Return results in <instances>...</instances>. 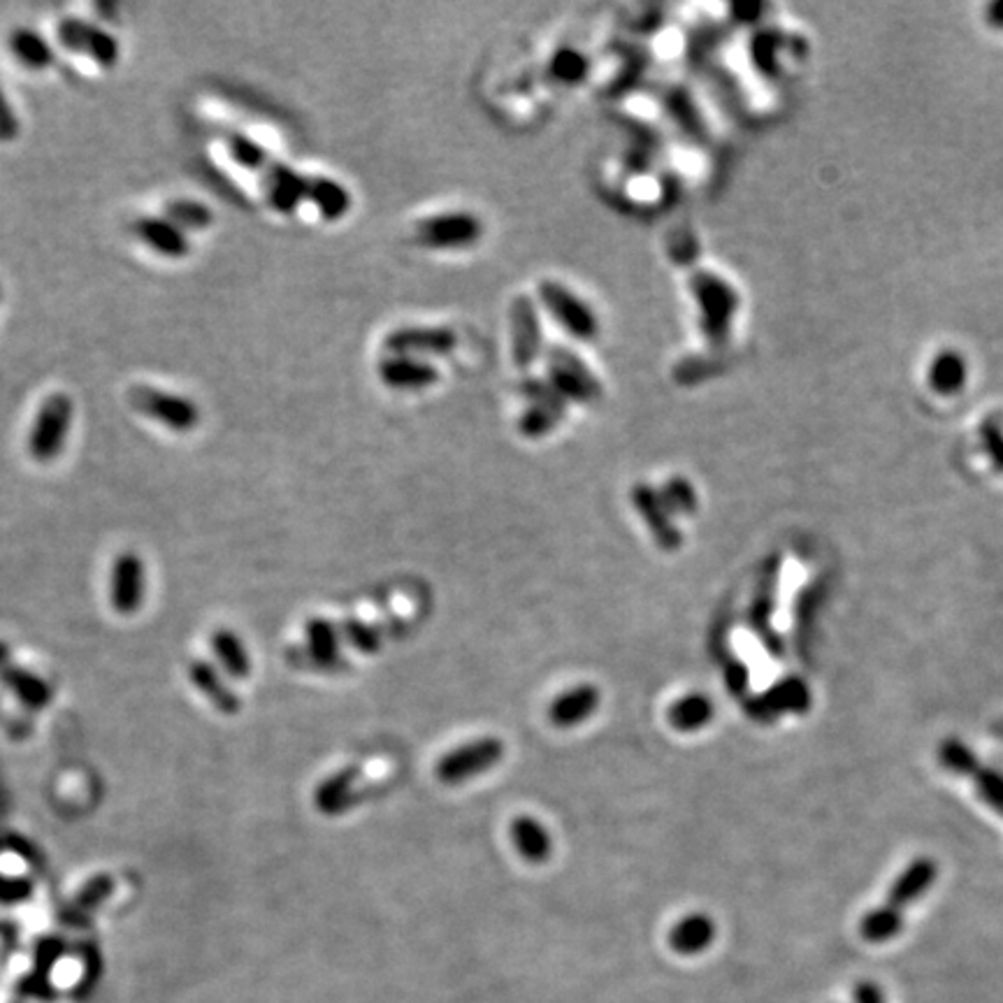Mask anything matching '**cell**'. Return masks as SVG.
Returning <instances> with one entry per match:
<instances>
[{
  "instance_id": "cell-1",
  "label": "cell",
  "mask_w": 1003,
  "mask_h": 1003,
  "mask_svg": "<svg viewBox=\"0 0 1003 1003\" xmlns=\"http://www.w3.org/2000/svg\"><path fill=\"white\" fill-rule=\"evenodd\" d=\"M72 421L75 402L68 393H51L42 400L29 430V453L36 463L47 465L63 453Z\"/></svg>"
},
{
  "instance_id": "cell-2",
  "label": "cell",
  "mask_w": 1003,
  "mask_h": 1003,
  "mask_svg": "<svg viewBox=\"0 0 1003 1003\" xmlns=\"http://www.w3.org/2000/svg\"><path fill=\"white\" fill-rule=\"evenodd\" d=\"M128 397H130V404L135 406V412L156 421L158 425H163L170 432H179V435L194 432L203 421V412H200L198 402L194 397L181 395V393L140 384V386L130 389Z\"/></svg>"
},
{
  "instance_id": "cell-3",
  "label": "cell",
  "mask_w": 1003,
  "mask_h": 1003,
  "mask_svg": "<svg viewBox=\"0 0 1003 1003\" xmlns=\"http://www.w3.org/2000/svg\"><path fill=\"white\" fill-rule=\"evenodd\" d=\"M692 291L701 309V328L711 344H725L739 309V295L714 273H695Z\"/></svg>"
},
{
  "instance_id": "cell-4",
  "label": "cell",
  "mask_w": 1003,
  "mask_h": 1003,
  "mask_svg": "<svg viewBox=\"0 0 1003 1003\" xmlns=\"http://www.w3.org/2000/svg\"><path fill=\"white\" fill-rule=\"evenodd\" d=\"M57 38L68 51L81 53V57H87L102 70H112L121 61L119 38L107 29H102V26L96 21L81 19V17H66L59 23Z\"/></svg>"
},
{
  "instance_id": "cell-5",
  "label": "cell",
  "mask_w": 1003,
  "mask_h": 1003,
  "mask_svg": "<svg viewBox=\"0 0 1003 1003\" xmlns=\"http://www.w3.org/2000/svg\"><path fill=\"white\" fill-rule=\"evenodd\" d=\"M504 755V746L498 739H479L468 746H460L444 755L437 765V778L446 785L465 783L488 769H493Z\"/></svg>"
},
{
  "instance_id": "cell-6",
  "label": "cell",
  "mask_w": 1003,
  "mask_h": 1003,
  "mask_svg": "<svg viewBox=\"0 0 1003 1003\" xmlns=\"http://www.w3.org/2000/svg\"><path fill=\"white\" fill-rule=\"evenodd\" d=\"M147 572L138 553L126 551L112 564L110 572V602L117 613L132 616L145 602Z\"/></svg>"
},
{
  "instance_id": "cell-7",
  "label": "cell",
  "mask_w": 1003,
  "mask_h": 1003,
  "mask_svg": "<svg viewBox=\"0 0 1003 1003\" xmlns=\"http://www.w3.org/2000/svg\"><path fill=\"white\" fill-rule=\"evenodd\" d=\"M132 233L154 254L181 260L191 254V237L163 214H142L132 222Z\"/></svg>"
},
{
  "instance_id": "cell-8",
  "label": "cell",
  "mask_w": 1003,
  "mask_h": 1003,
  "mask_svg": "<svg viewBox=\"0 0 1003 1003\" xmlns=\"http://www.w3.org/2000/svg\"><path fill=\"white\" fill-rule=\"evenodd\" d=\"M810 707V692L804 681L799 679H785L783 684L774 686L765 697H757L748 701V714L760 720L769 722L783 714H806Z\"/></svg>"
},
{
  "instance_id": "cell-9",
  "label": "cell",
  "mask_w": 1003,
  "mask_h": 1003,
  "mask_svg": "<svg viewBox=\"0 0 1003 1003\" xmlns=\"http://www.w3.org/2000/svg\"><path fill=\"white\" fill-rule=\"evenodd\" d=\"M632 500H635L637 511L641 513V519L646 521L648 530L653 532L660 549L676 551L684 544L681 532H679V528L673 525L671 513L665 507V502L660 500V493L650 491L648 485H637L635 491H632Z\"/></svg>"
},
{
  "instance_id": "cell-10",
  "label": "cell",
  "mask_w": 1003,
  "mask_h": 1003,
  "mask_svg": "<svg viewBox=\"0 0 1003 1003\" xmlns=\"http://www.w3.org/2000/svg\"><path fill=\"white\" fill-rule=\"evenodd\" d=\"M541 291H544L547 307L555 314V318L562 321L567 331H572L577 337L583 340L592 337V333H598V321H594L588 305L581 303L579 297H574L564 286L544 284Z\"/></svg>"
},
{
  "instance_id": "cell-11",
  "label": "cell",
  "mask_w": 1003,
  "mask_h": 1003,
  "mask_svg": "<svg viewBox=\"0 0 1003 1003\" xmlns=\"http://www.w3.org/2000/svg\"><path fill=\"white\" fill-rule=\"evenodd\" d=\"M419 235L430 247H460L474 242L481 235V226L470 214H442L423 222Z\"/></svg>"
},
{
  "instance_id": "cell-12",
  "label": "cell",
  "mask_w": 1003,
  "mask_h": 1003,
  "mask_svg": "<svg viewBox=\"0 0 1003 1003\" xmlns=\"http://www.w3.org/2000/svg\"><path fill=\"white\" fill-rule=\"evenodd\" d=\"M188 679L196 686V690L209 699L212 707L224 714V716H235L239 714V699L237 695L230 690V686L226 684L224 673L216 669L212 662L205 660H194L188 665Z\"/></svg>"
},
{
  "instance_id": "cell-13",
  "label": "cell",
  "mask_w": 1003,
  "mask_h": 1003,
  "mask_svg": "<svg viewBox=\"0 0 1003 1003\" xmlns=\"http://www.w3.org/2000/svg\"><path fill=\"white\" fill-rule=\"evenodd\" d=\"M8 47L12 51L14 61L29 70L42 72L57 63V51H53V45L38 29H31V26H17V29H12V33L8 38Z\"/></svg>"
},
{
  "instance_id": "cell-14",
  "label": "cell",
  "mask_w": 1003,
  "mask_h": 1003,
  "mask_svg": "<svg viewBox=\"0 0 1003 1003\" xmlns=\"http://www.w3.org/2000/svg\"><path fill=\"white\" fill-rule=\"evenodd\" d=\"M0 681H3V686L23 704L26 709H31V711L47 709L53 699L51 686L42 679L40 673L26 669V667H17V665L3 667L0 669Z\"/></svg>"
},
{
  "instance_id": "cell-15",
  "label": "cell",
  "mask_w": 1003,
  "mask_h": 1003,
  "mask_svg": "<svg viewBox=\"0 0 1003 1003\" xmlns=\"http://www.w3.org/2000/svg\"><path fill=\"white\" fill-rule=\"evenodd\" d=\"M936 874L938 869L932 859H915L889 887L887 906L902 913L908 904H915L934 885Z\"/></svg>"
},
{
  "instance_id": "cell-16",
  "label": "cell",
  "mask_w": 1003,
  "mask_h": 1003,
  "mask_svg": "<svg viewBox=\"0 0 1003 1003\" xmlns=\"http://www.w3.org/2000/svg\"><path fill=\"white\" fill-rule=\"evenodd\" d=\"M716 941V923L709 915H688L673 925L669 932V945L676 955L695 957L704 951H709V945Z\"/></svg>"
},
{
  "instance_id": "cell-17",
  "label": "cell",
  "mask_w": 1003,
  "mask_h": 1003,
  "mask_svg": "<svg viewBox=\"0 0 1003 1003\" xmlns=\"http://www.w3.org/2000/svg\"><path fill=\"white\" fill-rule=\"evenodd\" d=\"M600 707V692L598 688L592 686H579L572 688L569 692L560 695L558 699H553L551 709H549V718L555 727H577L583 720H588L594 711Z\"/></svg>"
},
{
  "instance_id": "cell-18",
  "label": "cell",
  "mask_w": 1003,
  "mask_h": 1003,
  "mask_svg": "<svg viewBox=\"0 0 1003 1003\" xmlns=\"http://www.w3.org/2000/svg\"><path fill=\"white\" fill-rule=\"evenodd\" d=\"M511 842L521 853V857L530 864H541L551 857L553 844L547 827L539 820L523 816L511 823Z\"/></svg>"
},
{
  "instance_id": "cell-19",
  "label": "cell",
  "mask_w": 1003,
  "mask_h": 1003,
  "mask_svg": "<svg viewBox=\"0 0 1003 1003\" xmlns=\"http://www.w3.org/2000/svg\"><path fill=\"white\" fill-rule=\"evenodd\" d=\"M212 650L230 679L244 681L252 676V658L244 641L228 628H219L212 635Z\"/></svg>"
},
{
  "instance_id": "cell-20",
  "label": "cell",
  "mask_w": 1003,
  "mask_h": 1003,
  "mask_svg": "<svg viewBox=\"0 0 1003 1003\" xmlns=\"http://www.w3.org/2000/svg\"><path fill=\"white\" fill-rule=\"evenodd\" d=\"M358 771L354 769H344L335 776H331L328 780H323L316 793H314V804L325 816H337V813H344L346 808L354 806V783H356Z\"/></svg>"
},
{
  "instance_id": "cell-21",
  "label": "cell",
  "mask_w": 1003,
  "mask_h": 1003,
  "mask_svg": "<svg viewBox=\"0 0 1003 1003\" xmlns=\"http://www.w3.org/2000/svg\"><path fill=\"white\" fill-rule=\"evenodd\" d=\"M389 346L400 356H410L414 351H437V354H444V351H451L455 346V335L451 331H435V328H410V331H400L389 340Z\"/></svg>"
},
{
  "instance_id": "cell-22",
  "label": "cell",
  "mask_w": 1003,
  "mask_h": 1003,
  "mask_svg": "<svg viewBox=\"0 0 1003 1003\" xmlns=\"http://www.w3.org/2000/svg\"><path fill=\"white\" fill-rule=\"evenodd\" d=\"M968 367L957 351H941L930 365V384L938 395H955L966 384Z\"/></svg>"
},
{
  "instance_id": "cell-23",
  "label": "cell",
  "mask_w": 1003,
  "mask_h": 1003,
  "mask_svg": "<svg viewBox=\"0 0 1003 1003\" xmlns=\"http://www.w3.org/2000/svg\"><path fill=\"white\" fill-rule=\"evenodd\" d=\"M163 216L177 224L186 233L207 230L214 224V212L209 205L194 198H175L163 205Z\"/></svg>"
},
{
  "instance_id": "cell-24",
  "label": "cell",
  "mask_w": 1003,
  "mask_h": 1003,
  "mask_svg": "<svg viewBox=\"0 0 1003 1003\" xmlns=\"http://www.w3.org/2000/svg\"><path fill=\"white\" fill-rule=\"evenodd\" d=\"M307 653L318 667H333L335 662H342L337 632L328 620L314 618L307 622Z\"/></svg>"
},
{
  "instance_id": "cell-25",
  "label": "cell",
  "mask_w": 1003,
  "mask_h": 1003,
  "mask_svg": "<svg viewBox=\"0 0 1003 1003\" xmlns=\"http://www.w3.org/2000/svg\"><path fill=\"white\" fill-rule=\"evenodd\" d=\"M714 718V701L704 695H688L669 709V722L679 731H697Z\"/></svg>"
},
{
  "instance_id": "cell-26",
  "label": "cell",
  "mask_w": 1003,
  "mask_h": 1003,
  "mask_svg": "<svg viewBox=\"0 0 1003 1003\" xmlns=\"http://www.w3.org/2000/svg\"><path fill=\"white\" fill-rule=\"evenodd\" d=\"M902 927H904V913L894 911V908H889L885 904V906H881V908H876L872 913H866L862 917L859 934H862V938L866 943H876L878 945V943H887L892 938H897Z\"/></svg>"
},
{
  "instance_id": "cell-27",
  "label": "cell",
  "mask_w": 1003,
  "mask_h": 1003,
  "mask_svg": "<svg viewBox=\"0 0 1003 1003\" xmlns=\"http://www.w3.org/2000/svg\"><path fill=\"white\" fill-rule=\"evenodd\" d=\"M382 376H384V382L389 386H410V389L432 384L437 378L435 367L421 365V363L406 358V356L395 358V361H386L382 365Z\"/></svg>"
},
{
  "instance_id": "cell-28",
  "label": "cell",
  "mask_w": 1003,
  "mask_h": 1003,
  "mask_svg": "<svg viewBox=\"0 0 1003 1003\" xmlns=\"http://www.w3.org/2000/svg\"><path fill=\"white\" fill-rule=\"evenodd\" d=\"M785 45V38L778 31H763L753 40V61L763 75L774 77L778 72V53Z\"/></svg>"
},
{
  "instance_id": "cell-29",
  "label": "cell",
  "mask_w": 1003,
  "mask_h": 1003,
  "mask_svg": "<svg viewBox=\"0 0 1003 1003\" xmlns=\"http://www.w3.org/2000/svg\"><path fill=\"white\" fill-rule=\"evenodd\" d=\"M938 760L947 771H953L957 776H966V774L973 776L975 769L981 767L979 757H975L973 750L968 746H964L960 739H945L938 748Z\"/></svg>"
},
{
  "instance_id": "cell-30",
  "label": "cell",
  "mask_w": 1003,
  "mask_h": 1003,
  "mask_svg": "<svg viewBox=\"0 0 1003 1003\" xmlns=\"http://www.w3.org/2000/svg\"><path fill=\"white\" fill-rule=\"evenodd\" d=\"M660 500L669 509V513H695L697 509V495L692 491L690 481L671 479L667 481L665 491L660 493Z\"/></svg>"
},
{
  "instance_id": "cell-31",
  "label": "cell",
  "mask_w": 1003,
  "mask_h": 1003,
  "mask_svg": "<svg viewBox=\"0 0 1003 1003\" xmlns=\"http://www.w3.org/2000/svg\"><path fill=\"white\" fill-rule=\"evenodd\" d=\"M975 778V790H979L981 799L994 808L999 816H1003V776L994 769L987 767H979L973 774Z\"/></svg>"
},
{
  "instance_id": "cell-32",
  "label": "cell",
  "mask_w": 1003,
  "mask_h": 1003,
  "mask_svg": "<svg viewBox=\"0 0 1003 1003\" xmlns=\"http://www.w3.org/2000/svg\"><path fill=\"white\" fill-rule=\"evenodd\" d=\"M33 892H36V885L31 878L0 874V904L3 906L26 904L33 897Z\"/></svg>"
},
{
  "instance_id": "cell-33",
  "label": "cell",
  "mask_w": 1003,
  "mask_h": 1003,
  "mask_svg": "<svg viewBox=\"0 0 1003 1003\" xmlns=\"http://www.w3.org/2000/svg\"><path fill=\"white\" fill-rule=\"evenodd\" d=\"M344 637L348 639L351 646H356L361 653H367V656L376 653V650L382 648V637H378V632L367 628L365 622H361L356 618H348L344 622Z\"/></svg>"
},
{
  "instance_id": "cell-34",
  "label": "cell",
  "mask_w": 1003,
  "mask_h": 1003,
  "mask_svg": "<svg viewBox=\"0 0 1003 1003\" xmlns=\"http://www.w3.org/2000/svg\"><path fill=\"white\" fill-rule=\"evenodd\" d=\"M112 889H115V878L112 876H107V874L94 876L85 887L79 889L75 904L79 908H94V906H98L100 902H105L107 897H110Z\"/></svg>"
},
{
  "instance_id": "cell-35",
  "label": "cell",
  "mask_w": 1003,
  "mask_h": 1003,
  "mask_svg": "<svg viewBox=\"0 0 1003 1003\" xmlns=\"http://www.w3.org/2000/svg\"><path fill=\"white\" fill-rule=\"evenodd\" d=\"M979 432H981L983 451L992 460V465L999 472H1003V430H1001V425L994 423V421H983Z\"/></svg>"
},
{
  "instance_id": "cell-36",
  "label": "cell",
  "mask_w": 1003,
  "mask_h": 1003,
  "mask_svg": "<svg viewBox=\"0 0 1003 1003\" xmlns=\"http://www.w3.org/2000/svg\"><path fill=\"white\" fill-rule=\"evenodd\" d=\"M19 135H21V119L14 112L3 85H0V142L10 145L19 138Z\"/></svg>"
},
{
  "instance_id": "cell-37",
  "label": "cell",
  "mask_w": 1003,
  "mask_h": 1003,
  "mask_svg": "<svg viewBox=\"0 0 1003 1003\" xmlns=\"http://www.w3.org/2000/svg\"><path fill=\"white\" fill-rule=\"evenodd\" d=\"M725 679H727L731 695L744 697L748 690V667L744 662H729V667L725 671Z\"/></svg>"
},
{
  "instance_id": "cell-38",
  "label": "cell",
  "mask_w": 1003,
  "mask_h": 1003,
  "mask_svg": "<svg viewBox=\"0 0 1003 1003\" xmlns=\"http://www.w3.org/2000/svg\"><path fill=\"white\" fill-rule=\"evenodd\" d=\"M855 1003H885V996L874 983H859L855 987Z\"/></svg>"
},
{
  "instance_id": "cell-39",
  "label": "cell",
  "mask_w": 1003,
  "mask_h": 1003,
  "mask_svg": "<svg viewBox=\"0 0 1003 1003\" xmlns=\"http://www.w3.org/2000/svg\"><path fill=\"white\" fill-rule=\"evenodd\" d=\"M985 17H987V23H992L994 29H1003V0H999V3H992L985 10Z\"/></svg>"
},
{
  "instance_id": "cell-40",
  "label": "cell",
  "mask_w": 1003,
  "mask_h": 1003,
  "mask_svg": "<svg viewBox=\"0 0 1003 1003\" xmlns=\"http://www.w3.org/2000/svg\"><path fill=\"white\" fill-rule=\"evenodd\" d=\"M10 665V646L6 641H0V669Z\"/></svg>"
},
{
  "instance_id": "cell-41",
  "label": "cell",
  "mask_w": 1003,
  "mask_h": 1003,
  "mask_svg": "<svg viewBox=\"0 0 1003 1003\" xmlns=\"http://www.w3.org/2000/svg\"><path fill=\"white\" fill-rule=\"evenodd\" d=\"M0 297H3V286H0Z\"/></svg>"
}]
</instances>
